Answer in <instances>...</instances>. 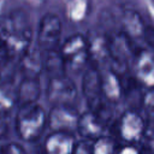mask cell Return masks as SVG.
Returning a JSON list of instances; mask_svg holds the SVG:
<instances>
[{"mask_svg":"<svg viewBox=\"0 0 154 154\" xmlns=\"http://www.w3.org/2000/svg\"><path fill=\"white\" fill-rule=\"evenodd\" d=\"M0 37L6 43L12 58L19 59L31 45L32 29L29 14L22 10H12L0 17Z\"/></svg>","mask_w":154,"mask_h":154,"instance_id":"cell-1","label":"cell"},{"mask_svg":"<svg viewBox=\"0 0 154 154\" xmlns=\"http://www.w3.org/2000/svg\"><path fill=\"white\" fill-rule=\"evenodd\" d=\"M16 131L24 142H35L48 125V113L37 102L19 105L16 116Z\"/></svg>","mask_w":154,"mask_h":154,"instance_id":"cell-2","label":"cell"},{"mask_svg":"<svg viewBox=\"0 0 154 154\" xmlns=\"http://www.w3.org/2000/svg\"><path fill=\"white\" fill-rule=\"evenodd\" d=\"M109 46V66L120 76L128 73L129 66L132 64L137 53L134 46V40L123 30H118L108 35Z\"/></svg>","mask_w":154,"mask_h":154,"instance_id":"cell-3","label":"cell"},{"mask_svg":"<svg viewBox=\"0 0 154 154\" xmlns=\"http://www.w3.org/2000/svg\"><path fill=\"white\" fill-rule=\"evenodd\" d=\"M59 51L65 60L66 69L73 72L85 70L88 63H90L88 37L83 34H73L69 36Z\"/></svg>","mask_w":154,"mask_h":154,"instance_id":"cell-4","label":"cell"},{"mask_svg":"<svg viewBox=\"0 0 154 154\" xmlns=\"http://www.w3.org/2000/svg\"><path fill=\"white\" fill-rule=\"evenodd\" d=\"M146 129L144 119L134 108L125 111L116 124V132L120 141L130 144L140 143L144 137Z\"/></svg>","mask_w":154,"mask_h":154,"instance_id":"cell-5","label":"cell"},{"mask_svg":"<svg viewBox=\"0 0 154 154\" xmlns=\"http://www.w3.org/2000/svg\"><path fill=\"white\" fill-rule=\"evenodd\" d=\"M82 94L90 111H97L106 101L102 91V72L100 67L90 64L82 77Z\"/></svg>","mask_w":154,"mask_h":154,"instance_id":"cell-6","label":"cell"},{"mask_svg":"<svg viewBox=\"0 0 154 154\" xmlns=\"http://www.w3.org/2000/svg\"><path fill=\"white\" fill-rule=\"evenodd\" d=\"M46 94L51 105H75L78 91L75 82L65 73L49 77Z\"/></svg>","mask_w":154,"mask_h":154,"instance_id":"cell-7","label":"cell"},{"mask_svg":"<svg viewBox=\"0 0 154 154\" xmlns=\"http://www.w3.org/2000/svg\"><path fill=\"white\" fill-rule=\"evenodd\" d=\"M61 20L54 13H46L41 17L37 28V46L43 51L57 49L61 36Z\"/></svg>","mask_w":154,"mask_h":154,"instance_id":"cell-8","label":"cell"},{"mask_svg":"<svg viewBox=\"0 0 154 154\" xmlns=\"http://www.w3.org/2000/svg\"><path fill=\"white\" fill-rule=\"evenodd\" d=\"M79 113L73 105H52L48 112V128L51 131H77Z\"/></svg>","mask_w":154,"mask_h":154,"instance_id":"cell-9","label":"cell"},{"mask_svg":"<svg viewBox=\"0 0 154 154\" xmlns=\"http://www.w3.org/2000/svg\"><path fill=\"white\" fill-rule=\"evenodd\" d=\"M132 67L134 76L142 87L154 88V51L150 47L137 51Z\"/></svg>","mask_w":154,"mask_h":154,"instance_id":"cell-10","label":"cell"},{"mask_svg":"<svg viewBox=\"0 0 154 154\" xmlns=\"http://www.w3.org/2000/svg\"><path fill=\"white\" fill-rule=\"evenodd\" d=\"M88 47H89V59L90 64L96 65L97 67L109 63V46H108V35L101 32H90L87 35Z\"/></svg>","mask_w":154,"mask_h":154,"instance_id":"cell-11","label":"cell"},{"mask_svg":"<svg viewBox=\"0 0 154 154\" xmlns=\"http://www.w3.org/2000/svg\"><path fill=\"white\" fill-rule=\"evenodd\" d=\"M76 138L73 132L67 131H51L46 137L43 148L47 153L52 154H70L75 152Z\"/></svg>","mask_w":154,"mask_h":154,"instance_id":"cell-12","label":"cell"},{"mask_svg":"<svg viewBox=\"0 0 154 154\" xmlns=\"http://www.w3.org/2000/svg\"><path fill=\"white\" fill-rule=\"evenodd\" d=\"M119 24L120 30L128 34L134 41L144 38L147 26L142 16L134 8H124L119 14Z\"/></svg>","mask_w":154,"mask_h":154,"instance_id":"cell-13","label":"cell"},{"mask_svg":"<svg viewBox=\"0 0 154 154\" xmlns=\"http://www.w3.org/2000/svg\"><path fill=\"white\" fill-rule=\"evenodd\" d=\"M106 126L107 125L94 111L88 109L87 112H83L82 114H79L77 132L82 138H88L94 141L95 138L105 134Z\"/></svg>","mask_w":154,"mask_h":154,"instance_id":"cell-14","label":"cell"},{"mask_svg":"<svg viewBox=\"0 0 154 154\" xmlns=\"http://www.w3.org/2000/svg\"><path fill=\"white\" fill-rule=\"evenodd\" d=\"M19 71L23 77H40L45 70V57L43 51L38 48H29L18 59Z\"/></svg>","mask_w":154,"mask_h":154,"instance_id":"cell-15","label":"cell"},{"mask_svg":"<svg viewBox=\"0 0 154 154\" xmlns=\"http://www.w3.org/2000/svg\"><path fill=\"white\" fill-rule=\"evenodd\" d=\"M102 91L105 100L111 103H117L123 97L122 76L111 67L102 72Z\"/></svg>","mask_w":154,"mask_h":154,"instance_id":"cell-16","label":"cell"},{"mask_svg":"<svg viewBox=\"0 0 154 154\" xmlns=\"http://www.w3.org/2000/svg\"><path fill=\"white\" fill-rule=\"evenodd\" d=\"M41 95L38 77H23L17 88L18 105L37 102Z\"/></svg>","mask_w":154,"mask_h":154,"instance_id":"cell-17","label":"cell"},{"mask_svg":"<svg viewBox=\"0 0 154 154\" xmlns=\"http://www.w3.org/2000/svg\"><path fill=\"white\" fill-rule=\"evenodd\" d=\"M43 57H45V71H47L49 77L66 73L67 70L66 64L60 51L58 49L46 51L43 52Z\"/></svg>","mask_w":154,"mask_h":154,"instance_id":"cell-18","label":"cell"},{"mask_svg":"<svg viewBox=\"0 0 154 154\" xmlns=\"http://www.w3.org/2000/svg\"><path fill=\"white\" fill-rule=\"evenodd\" d=\"M118 150V143L114 137L108 135H102L93 141V153L94 154H109Z\"/></svg>","mask_w":154,"mask_h":154,"instance_id":"cell-19","label":"cell"},{"mask_svg":"<svg viewBox=\"0 0 154 154\" xmlns=\"http://www.w3.org/2000/svg\"><path fill=\"white\" fill-rule=\"evenodd\" d=\"M17 101V89L13 90L10 87L0 85V113H8Z\"/></svg>","mask_w":154,"mask_h":154,"instance_id":"cell-20","label":"cell"},{"mask_svg":"<svg viewBox=\"0 0 154 154\" xmlns=\"http://www.w3.org/2000/svg\"><path fill=\"white\" fill-rule=\"evenodd\" d=\"M141 106L143 107L144 112L152 119H154V88H148V91L143 94Z\"/></svg>","mask_w":154,"mask_h":154,"instance_id":"cell-21","label":"cell"},{"mask_svg":"<svg viewBox=\"0 0 154 154\" xmlns=\"http://www.w3.org/2000/svg\"><path fill=\"white\" fill-rule=\"evenodd\" d=\"M13 58H12V55H11L6 43L0 37V70H4L5 67H7V65L10 64V61Z\"/></svg>","mask_w":154,"mask_h":154,"instance_id":"cell-22","label":"cell"},{"mask_svg":"<svg viewBox=\"0 0 154 154\" xmlns=\"http://www.w3.org/2000/svg\"><path fill=\"white\" fill-rule=\"evenodd\" d=\"M25 148L16 142H11V143H5L0 147V153L4 154H23L25 153Z\"/></svg>","mask_w":154,"mask_h":154,"instance_id":"cell-23","label":"cell"},{"mask_svg":"<svg viewBox=\"0 0 154 154\" xmlns=\"http://www.w3.org/2000/svg\"><path fill=\"white\" fill-rule=\"evenodd\" d=\"M73 153H93V140H88V138H83L81 141H78L76 143L75 147V152Z\"/></svg>","mask_w":154,"mask_h":154,"instance_id":"cell-24","label":"cell"},{"mask_svg":"<svg viewBox=\"0 0 154 154\" xmlns=\"http://www.w3.org/2000/svg\"><path fill=\"white\" fill-rule=\"evenodd\" d=\"M8 113H0V138H4L8 132Z\"/></svg>","mask_w":154,"mask_h":154,"instance_id":"cell-25","label":"cell"},{"mask_svg":"<svg viewBox=\"0 0 154 154\" xmlns=\"http://www.w3.org/2000/svg\"><path fill=\"white\" fill-rule=\"evenodd\" d=\"M152 2H153V4H154V0H152Z\"/></svg>","mask_w":154,"mask_h":154,"instance_id":"cell-26","label":"cell"}]
</instances>
